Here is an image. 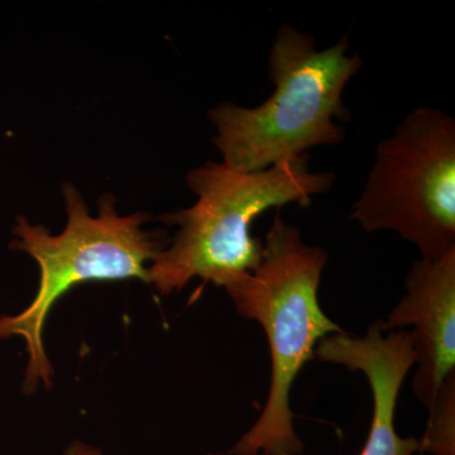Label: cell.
<instances>
[{
	"label": "cell",
	"instance_id": "7a4b0ae2",
	"mask_svg": "<svg viewBox=\"0 0 455 455\" xmlns=\"http://www.w3.org/2000/svg\"><path fill=\"white\" fill-rule=\"evenodd\" d=\"M188 188L197 199L164 218L179 232L149 266V283L161 295L181 291L194 278L226 287L259 265L263 241L253 221L289 204L307 208L313 197L333 187L331 172H313L309 156L256 172H239L223 163L191 170Z\"/></svg>",
	"mask_w": 455,
	"mask_h": 455
},
{
	"label": "cell",
	"instance_id": "ba28073f",
	"mask_svg": "<svg viewBox=\"0 0 455 455\" xmlns=\"http://www.w3.org/2000/svg\"><path fill=\"white\" fill-rule=\"evenodd\" d=\"M419 451L431 455H455V372L445 379L429 409Z\"/></svg>",
	"mask_w": 455,
	"mask_h": 455
},
{
	"label": "cell",
	"instance_id": "6da1fadb",
	"mask_svg": "<svg viewBox=\"0 0 455 455\" xmlns=\"http://www.w3.org/2000/svg\"><path fill=\"white\" fill-rule=\"evenodd\" d=\"M324 248L305 243L301 230L277 211L263 241L259 265L224 287L239 315L262 326L271 353V385L259 418L230 455H300L293 427L291 390L320 340L343 333L320 307L328 265Z\"/></svg>",
	"mask_w": 455,
	"mask_h": 455
},
{
	"label": "cell",
	"instance_id": "9c48e42d",
	"mask_svg": "<svg viewBox=\"0 0 455 455\" xmlns=\"http://www.w3.org/2000/svg\"><path fill=\"white\" fill-rule=\"evenodd\" d=\"M64 455H103L99 449L85 444L83 442H73L70 447L66 449Z\"/></svg>",
	"mask_w": 455,
	"mask_h": 455
},
{
	"label": "cell",
	"instance_id": "277c9868",
	"mask_svg": "<svg viewBox=\"0 0 455 455\" xmlns=\"http://www.w3.org/2000/svg\"><path fill=\"white\" fill-rule=\"evenodd\" d=\"M68 224L61 235L46 227L18 218L12 242L13 250L28 253L40 266V284L31 305L17 315L0 316V339L20 337L28 352L23 390L35 392L40 383L52 386L53 367L44 346L47 317L57 301L77 284L90 281H123L139 278L149 283V266L163 251L164 242L143 230V212L121 217L116 199L99 202L98 217L73 185H65Z\"/></svg>",
	"mask_w": 455,
	"mask_h": 455
},
{
	"label": "cell",
	"instance_id": "3957f363",
	"mask_svg": "<svg viewBox=\"0 0 455 455\" xmlns=\"http://www.w3.org/2000/svg\"><path fill=\"white\" fill-rule=\"evenodd\" d=\"M348 50L347 36L319 51L313 36L281 26L268 53L271 97L254 108L223 103L209 112L223 164L256 172L314 147L340 143L346 131L334 119L350 118L343 92L363 65L361 55Z\"/></svg>",
	"mask_w": 455,
	"mask_h": 455
},
{
	"label": "cell",
	"instance_id": "52a82bcc",
	"mask_svg": "<svg viewBox=\"0 0 455 455\" xmlns=\"http://www.w3.org/2000/svg\"><path fill=\"white\" fill-rule=\"evenodd\" d=\"M314 358L366 376L372 392L373 415L361 455H414L419 451L418 439L401 438L395 429L401 386L416 362L411 331H386L382 320H376L359 337L347 331L328 335L317 344Z\"/></svg>",
	"mask_w": 455,
	"mask_h": 455
},
{
	"label": "cell",
	"instance_id": "5b68a950",
	"mask_svg": "<svg viewBox=\"0 0 455 455\" xmlns=\"http://www.w3.org/2000/svg\"><path fill=\"white\" fill-rule=\"evenodd\" d=\"M350 220L366 232L391 230L436 259L455 250V121L420 107L377 146Z\"/></svg>",
	"mask_w": 455,
	"mask_h": 455
},
{
	"label": "cell",
	"instance_id": "8992f818",
	"mask_svg": "<svg viewBox=\"0 0 455 455\" xmlns=\"http://www.w3.org/2000/svg\"><path fill=\"white\" fill-rule=\"evenodd\" d=\"M386 331L414 334L416 372L412 391L427 410L445 379L455 372V250L436 259L416 260L405 293L382 320Z\"/></svg>",
	"mask_w": 455,
	"mask_h": 455
}]
</instances>
